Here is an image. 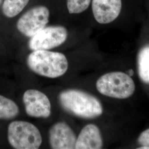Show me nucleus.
I'll return each mask as SVG.
<instances>
[{
    "label": "nucleus",
    "instance_id": "nucleus-1",
    "mask_svg": "<svg viewBox=\"0 0 149 149\" xmlns=\"http://www.w3.org/2000/svg\"><path fill=\"white\" fill-rule=\"evenodd\" d=\"M59 101L64 110L77 117L94 119L101 116L103 112L97 98L83 91H63L59 94Z\"/></svg>",
    "mask_w": 149,
    "mask_h": 149
},
{
    "label": "nucleus",
    "instance_id": "nucleus-2",
    "mask_svg": "<svg viewBox=\"0 0 149 149\" xmlns=\"http://www.w3.org/2000/svg\"><path fill=\"white\" fill-rule=\"evenodd\" d=\"M27 63L29 69L34 73L52 79L64 75L69 67L64 54L46 50H34L28 55Z\"/></svg>",
    "mask_w": 149,
    "mask_h": 149
},
{
    "label": "nucleus",
    "instance_id": "nucleus-3",
    "mask_svg": "<svg viewBox=\"0 0 149 149\" xmlns=\"http://www.w3.org/2000/svg\"><path fill=\"white\" fill-rule=\"evenodd\" d=\"M96 88L102 95L117 99H127L133 95L135 85L129 74L115 71L101 76L97 81Z\"/></svg>",
    "mask_w": 149,
    "mask_h": 149
},
{
    "label": "nucleus",
    "instance_id": "nucleus-4",
    "mask_svg": "<svg viewBox=\"0 0 149 149\" xmlns=\"http://www.w3.org/2000/svg\"><path fill=\"white\" fill-rule=\"evenodd\" d=\"M8 140L16 149H37L42 143L39 130L31 123L17 120L11 122L8 127Z\"/></svg>",
    "mask_w": 149,
    "mask_h": 149
},
{
    "label": "nucleus",
    "instance_id": "nucleus-5",
    "mask_svg": "<svg viewBox=\"0 0 149 149\" xmlns=\"http://www.w3.org/2000/svg\"><path fill=\"white\" fill-rule=\"evenodd\" d=\"M49 16L50 12L47 7H34L20 17L17 22V28L24 36L32 37L46 27Z\"/></svg>",
    "mask_w": 149,
    "mask_h": 149
},
{
    "label": "nucleus",
    "instance_id": "nucleus-6",
    "mask_svg": "<svg viewBox=\"0 0 149 149\" xmlns=\"http://www.w3.org/2000/svg\"><path fill=\"white\" fill-rule=\"evenodd\" d=\"M68 33L63 26H49L31 38L28 47L33 51L38 50H48L56 48L66 41Z\"/></svg>",
    "mask_w": 149,
    "mask_h": 149
},
{
    "label": "nucleus",
    "instance_id": "nucleus-7",
    "mask_svg": "<svg viewBox=\"0 0 149 149\" xmlns=\"http://www.w3.org/2000/svg\"><path fill=\"white\" fill-rule=\"evenodd\" d=\"M23 101L26 112L30 117L47 118L51 115L50 101L47 95L40 91H26L23 96Z\"/></svg>",
    "mask_w": 149,
    "mask_h": 149
},
{
    "label": "nucleus",
    "instance_id": "nucleus-8",
    "mask_svg": "<svg viewBox=\"0 0 149 149\" xmlns=\"http://www.w3.org/2000/svg\"><path fill=\"white\" fill-rule=\"evenodd\" d=\"M49 144L52 149H75L77 137L66 123H57L49 130Z\"/></svg>",
    "mask_w": 149,
    "mask_h": 149
},
{
    "label": "nucleus",
    "instance_id": "nucleus-9",
    "mask_svg": "<svg viewBox=\"0 0 149 149\" xmlns=\"http://www.w3.org/2000/svg\"><path fill=\"white\" fill-rule=\"evenodd\" d=\"M92 8L97 22L108 24L119 15L122 10V0H92Z\"/></svg>",
    "mask_w": 149,
    "mask_h": 149
},
{
    "label": "nucleus",
    "instance_id": "nucleus-10",
    "mask_svg": "<svg viewBox=\"0 0 149 149\" xmlns=\"http://www.w3.org/2000/svg\"><path fill=\"white\" fill-rule=\"evenodd\" d=\"M103 142L98 127L93 124L86 125L81 130L75 144L76 149H100Z\"/></svg>",
    "mask_w": 149,
    "mask_h": 149
},
{
    "label": "nucleus",
    "instance_id": "nucleus-11",
    "mask_svg": "<svg viewBox=\"0 0 149 149\" xmlns=\"http://www.w3.org/2000/svg\"><path fill=\"white\" fill-rule=\"evenodd\" d=\"M139 76L143 82L149 84V45L141 48L137 57Z\"/></svg>",
    "mask_w": 149,
    "mask_h": 149
},
{
    "label": "nucleus",
    "instance_id": "nucleus-12",
    "mask_svg": "<svg viewBox=\"0 0 149 149\" xmlns=\"http://www.w3.org/2000/svg\"><path fill=\"white\" fill-rule=\"evenodd\" d=\"M19 113V107L11 99L0 95V119H12Z\"/></svg>",
    "mask_w": 149,
    "mask_h": 149
},
{
    "label": "nucleus",
    "instance_id": "nucleus-13",
    "mask_svg": "<svg viewBox=\"0 0 149 149\" xmlns=\"http://www.w3.org/2000/svg\"><path fill=\"white\" fill-rule=\"evenodd\" d=\"M29 0H4L2 12L5 16L13 18L18 15L27 6Z\"/></svg>",
    "mask_w": 149,
    "mask_h": 149
},
{
    "label": "nucleus",
    "instance_id": "nucleus-14",
    "mask_svg": "<svg viewBox=\"0 0 149 149\" xmlns=\"http://www.w3.org/2000/svg\"><path fill=\"white\" fill-rule=\"evenodd\" d=\"M91 0H67V7L70 13H80L89 7Z\"/></svg>",
    "mask_w": 149,
    "mask_h": 149
},
{
    "label": "nucleus",
    "instance_id": "nucleus-15",
    "mask_svg": "<svg viewBox=\"0 0 149 149\" xmlns=\"http://www.w3.org/2000/svg\"><path fill=\"white\" fill-rule=\"evenodd\" d=\"M138 141L141 145V147L138 149H149V128L140 134Z\"/></svg>",
    "mask_w": 149,
    "mask_h": 149
},
{
    "label": "nucleus",
    "instance_id": "nucleus-16",
    "mask_svg": "<svg viewBox=\"0 0 149 149\" xmlns=\"http://www.w3.org/2000/svg\"><path fill=\"white\" fill-rule=\"evenodd\" d=\"M1 0H0V2H1Z\"/></svg>",
    "mask_w": 149,
    "mask_h": 149
}]
</instances>
